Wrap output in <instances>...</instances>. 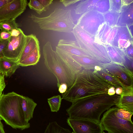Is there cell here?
Masks as SVG:
<instances>
[{"mask_svg":"<svg viewBox=\"0 0 133 133\" xmlns=\"http://www.w3.org/2000/svg\"><path fill=\"white\" fill-rule=\"evenodd\" d=\"M44 133H72L68 129L61 127L55 121L50 122Z\"/></svg>","mask_w":133,"mask_h":133,"instance_id":"28","label":"cell"},{"mask_svg":"<svg viewBox=\"0 0 133 133\" xmlns=\"http://www.w3.org/2000/svg\"><path fill=\"white\" fill-rule=\"evenodd\" d=\"M120 96L106 93L87 97L72 102L66 111L70 118L87 119L100 123L102 114L116 105Z\"/></svg>","mask_w":133,"mask_h":133,"instance_id":"1","label":"cell"},{"mask_svg":"<svg viewBox=\"0 0 133 133\" xmlns=\"http://www.w3.org/2000/svg\"><path fill=\"white\" fill-rule=\"evenodd\" d=\"M80 1L79 0H61L59 1L65 7H66L79 2Z\"/></svg>","mask_w":133,"mask_h":133,"instance_id":"40","label":"cell"},{"mask_svg":"<svg viewBox=\"0 0 133 133\" xmlns=\"http://www.w3.org/2000/svg\"><path fill=\"white\" fill-rule=\"evenodd\" d=\"M56 48L70 55L92 57L90 54L79 47L76 41L61 39Z\"/></svg>","mask_w":133,"mask_h":133,"instance_id":"13","label":"cell"},{"mask_svg":"<svg viewBox=\"0 0 133 133\" xmlns=\"http://www.w3.org/2000/svg\"><path fill=\"white\" fill-rule=\"evenodd\" d=\"M118 101L116 106L133 114V87L123 88Z\"/></svg>","mask_w":133,"mask_h":133,"instance_id":"15","label":"cell"},{"mask_svg":"<svg viewBox=\"0 0 133 133\" xmlns=\"http://www.w3.org/2000/svg\"><path fill=\"white\" fill-rule=\"evenodd\" d=\"M43 52L45 64L48 69L56 76L58 88L63 84L68 88L74 82L76 74L54 50L50 42L44 45Z\"/></svg>","mask_w":133,"mask_h":133,"instance_id":"4","label":"cell"},{"mask_svg":"<svg viewBox=\"0 0 133 133\" xmlns=\"http://www.w3.org/2000/svg\"><path fill=\"white\" fill-rule=\"evenodd\" d=\"M39 46V41L35 35L33 34L26 35L25 45L18 61L19 64Z\"/></svg>","mask_w":133,"mask_h":133,"instance_id":"20","label":"cell"},{"mask_svg":"<svg viewBox=\"0 0 133 133\" xmlns=\"http://www.w3.org/2000/svg\"><path fill=\"white\" fill-rule=\"evenodd\" d=\"M62 98L60 95L55 96L48 99L51 111L57 112L59 110Z\"/></svg>","mask_w":133,"mask_h":133,"instance_id":"31","label":"cell"},{"mask_svg":"<svg viewBox=\"0 0 133 133\" xmlns=\"http://www.w3.org/2000/svg\"><path fill=\"white\" fill-rule=\"evenodd\" d=\"M1 119H0V133H5L3 124L1 122Z\"/></svg>","mask_w":133,"mask_h":133,"instance_id":"48","label":"cell"},{"mask_svg":"<svg viewBox=\"0 0 133 133\" xmlns=\"http://www.w3.org/2000/svg\"><path fill=\"white\" fill-rule=\"evenodd\" d=\"M28 4L26 0H12L0 8V22L15 19L25 10Z\"/></svg>","mask_w":133,"mask_h":133,"instance_id":"11","label":"cell"},{"mask_svg":"<svg viewBox=\"0 0 133 133\" xmlns=\"http://www.w3.org/2000/svg\"><path fill=\"white\" fill-rule=\"evenodd\" d=\"M4 76L3 75L0 74V97L2 95V91L6 86Z\"/></svg>","mask_w":133,"mask_h":133,"instance_id":"39","label":"cell"},{"mask_svg":"<svg viewBox=\"0 0 133 133\" xmlns=\"http://www.w3.org/2000/svg\"><path fill=\"white\" fill-rule=\"evenodd\" d=\"M110 2L109 10L120 13L123 6L122 0H110Z\"/></svg>","mask_w":133,"mask_h":133,"instance_id":"34","label":"cell"},{"mask_svg":"<svg viewBox=\"0 0 133 133\" xmlns=\"http://www.w3.org/2000/svg\"><path fill=\"white\" fill-rule=\"evenodd\" d=\"M22 31V30L19 28L13 29L10 32L11 36H18L20 34Z\"/></svg>","mask_w":133,"mask_h":133,"instance_id":"42","label":"cell"},{"mask_svg":"<svg viewBox=\"0 0 133 133\" xmlns=\"http://www.w3.org/2000/svg\"><path fill=\"white\" fill-rule=\"evenodd\" d=\"M103 14L105 23L112 28L116 26L120 13L109 10Z\"/></svg>","mask_w":133,"mask_h":133,"instance_id":"26","label":"cell"},{"mask_svg":"<svg viewBox=\"0 0 133 133\" xmlns=\"http://www.w3.org/2000/svg\"><path fill=\"white\" fill-rule=\"evenodd\" d=\"M12 0H0V8L6 4L11 2Z\"/></svg>","mask_w":133,"mask_h":133,"instance_id":"45","label":"cell"},{"mask_svg":"<svg viewBox=\"0 0 133 133\" xmlns=\"http://www.w3.org/2000/svg\"><path fill=\"white\" fill-rule=\"evenodd\" d=\"M58 88L59 92L62 94L66 91L68 88V87L66 84H63L60 85Z\"/></svg>","mask_w":133,"mask_h":133,"instance_id":"43","label":"cell"},{"mask_svg":"<svg viewBox=\"0 0 133 133\" xmlns=\"http://www.w3.org/2000/svg\"><path fill=\"white\" fill-rule=\"evenodd\" d=\"M105 22L103 14L91 10L81 15L76 24L89 34L95 37L99 28Z\"/></svg>","mask_w":133,"mask_h":133,"instance_id":"8","label":"cell"},{"mask_svg":"<svg viewBox=\"0 0 133 133\" xmlns=\"http://www.w3.org/2000/svg\"><path fill=\"white\" fill-rule=\"evenodd\" d=\"M133 2L123 5L116 26H128L133 24Z\"/></svg>","mask_w":133,"mask_h":133,"instance_id":"17","label":"cell"},{"mask_svg":"<svg viewBox=\"0 0 133 133\" xmlns=\"http://www.w3.org/2000/svg\"><path fill=\"white\" fill-rule=\"evenodd\" d=\"M131 44H133V37L127 26H118L117 32L111 45L119 48L124 52Z\"/></svg>","mask_w":133,"mask_h":133,"instance_id":"14","label":"cell"},{"mask_svg":"<svg viewBox=\"0 0 133 133\" xmlns=\"http://www.w3.org/2000/svg\"><path fill=\"white\" fill-rule=\"evenodd\" d=\"M29 17L44 30L71 33L75 24L70 9L56 8L48 16L40 17L31 14Z\"/></svg>","mask_w":133,"mask_h":133,"instance_id":"5","label":"cell"},{"mask_svg":"<svg viewBox=\"0 0 133 133\" xmlns=\"http://www.w3.org/2000/svg\"><path fill=\"white\" fill-rule=\"evenodd\" d=\"M112 28L105 22L99 28L95 38L100 43L104 45Z\"/></svg>","mask_w":133,"mask_h":133,"instance_id":"24","label":"cell"},{"mask_svg":"<svg viewBox=\"0 0 133 133\" xmlns=\"http://www.w3.org/2000/svg\"><path fill=\"white\" fill-rule=\"evenodd\" d=\"M101 68L114 77L122 87H133V72L125 67L111 63L104 64Z\"/></svg>","mask_w":133,"mask_h":133,"instance_id":"9","label":"cell"},{"mask_svg":"<svg viewBox=\"0 0 133 133\" xmlns=\"http://www.w3.org/2000/svg\"><path fill=\"white\" fill-rule=\"evenodd\" d=\"M111 63L124 66L125 55L119 48L111 45H104Z\"/></svg>","mask_w":133,"mask_h":133,"instance_id":"19","label":"cell"},{"mask_svg":"<svg viewBox=\"0 0 133 133\" xmlns=\"http://www.w3.org/2000/svg\"><path fill=\"white\" fill-rule=\"evenodd\" d=\"M112 108L115 115L117 117L126 120L131 121V117L133 114L116 106Z\"/></svg>","mask_w":133,"mask_h":133,"instance_id":"32","label":"cell"},{"mask_svg":"<svg viewBox=\"0 0 133 133\" xmlns=\"http://www.w3.org/2000/svg\"><path fill=\"white\" fill-rule=\"evenodd\" d=\"M20 25L17 23L15 19H9L0 22V29L10 32L13 29L18 28Z\"/></svg>","mask_w":133,"mask_h":133,"instance_id":"30","label":"cell"},{"mask_svg":"<svg viewBox=\"0 0 133 133\" xmlns=\"http://www.w3.org/2000/svg\"><path fill=\"white\" fill-rule=\"evenodd\" d=\"M123 5H129L133 2V0H122Z\"/></svg>","mask_w":133,"mask_h":133,"instance_id":"47","label":"cell"},{"mask_svg":"<svg viewBox=\"0 0 133 133\" xmlns=\"http://www.w3.org/2000/svg\"><path fill=\"white\" fill-rule=\"evenodd\" d=\"M0 97H1V96L0 97Z\"/></svg>","mask_w":133,"mask_h":133,"instance_id":"52","label":"cell"},{"mask_svg":"<svg viewBox=\"0 0 133 133\" xmlns=\"http://www.w3.org/2000/svg\"><path fill=\"white\" fill-rule=\"evenodd\" d=\"M37 105L32 99L22 96L21 102V108L25 120L29 122L32 118L34 109Z\"/></svg>","mask_w":133,"mask_h":133,"instance_id":"21","label":"cell"},{"mask_svg":"<svg viewBox=\"0 0 133 133\" xmlns=\"http://www.w3.org/2000/svg\"><path fill=\"white\" fill-rule=\"evenodd\" d=\"M125 56L128 59L132 60L133 59V45L131 44L124 51Z\"/></svg>","mask_w":133,"mask_h":133,"instance_id":"36","label":"cell"},{"mask_svg":"<svg viewBox=\"0 0 133 133\" xmlns=\"http://www.w3.org/2000/svg\"><path fill=\"white\" fill-rule=\"evenodd\" d=\"M67 122L74 133H102L104 131L100 123L89 120L69 117Z\"/></svg>","mask_w":133,"mask_h":133,"instance_id":"12","label":"cell"},{"mask_svg":"<svg viewBox=\"0 0 133 133\" xmlns=\"http://www.w3.org/2000/svg\"><path fill=\"white\" fill-rule=\"evenodd\" d=\"M72 33L79 46L104 64L111 63L105 46L75 24Z\"/></svg>","mask_w":133,"mask_h":133,"instance_id":"6","label":"cell"},{"mask_svg":"<svg viewBox=\"0 0 133 133\" xmlns=\"http://www.w3.org/2000/svg\"><path fill=\"white\" fill-rule=\"evenodd\" d=\"M102 133H110L109 132H108V133H106V132H104V131H103V132H102Z\"/></svg>","mask_w":133,"mask_h":133,"instance_id":"50","label":"cell"},{"mask_svg":"<svg viewBox=\"0 0 133 133\" xmlns=\"http://www.w3.org/2000/svg\"><path fill=\"white\" fill-rule=\"evenodd\" d=\"M101 67L97 70H93L97 73L106 81L111 83L116 88L122 87L121 84L114 77L105 72Z\"/></svg>","mask_w":133,"mask_h":133,"instance_id":"29","label":"cell"},{"mask_svg":"<svg viewBox=\"0 0 133 133\" xmlns=\"http://www.w3.org/2000/svg\"><path fill=\"white\" fill-rule=\"evenodd\" d=\"M70 55L83 69L93 70L96 67L102 66L105 64L93 57Z\"/></svg>","mask_w":133,"mask_h":133,"instance_id":"18","label":"cell"},{"mask_svg":"<svg viewBox=\"0 0 133 133\" xmlns=\"http://www.w3.org/2000/svg\"><path fill=\"white\" fill-rule=\"evenodd\" d=\"M9 40L0 39V58L4 57L3 50L7 46Z\"/></svg>","mask_w":133,"mask_h":133,"instance_id":"37","label":"cell"},{"mask_svg":"<svg viewBox=\"0 0 133 133\" xmlns=\"http://www.w3.org/2000/svg\"><path fill=\"white\" fill-rule=\"evenodd\" d=\"M118 28V26H116L112 28V29L107 38L105 45H111L114 39L116 34Z\"/></svg>","mask_w":133,"mask_h":133,"instance_id":"35","label":"cell"},{"mask_svg":"<svg viewBox=\"0 0 133 133\" xmlns=\"http://www.w3.org/2000/svg\"><path fill=\"white\" fill-rule=\"evenodd\" d=\"M22 95L14 92L2 94L0 98V119L15 129L23 130L29 128L21 108Z\"/></svg>","mask_w":133,"mask_h":133,"instance_id":"3","label":"cell"},{"mask_svg":"<svg viewBox=\"0 0 133 133\" xmlns=\"http://www.w3.org/2000/svg\"><path fill=\"white\" fill-rule=\"evenodd\" d=\"M11 37L10 32L4 30L0 31V39L3 40H9Z\"/></svg>","mask_w":133,"mask_h":133,"instance_id":"38","label":"cell"},{"mask_svg":"<svg viewBox=\"0 0 133 133\" xmlns=\"http://www.w3.org/2000/svg\"><path fill=\"white\" fill-rule=\"evenodd\" d=\"M56 51L59 56L76 75L83 69L72 58L70 55L65 53L56 48Z\"/></svg>","mask_w":133,"mask_h":133,"instance_id":"22","label":"cell"},{"mask_svg":"<svg viewBox=\"0 0 133 133\" xmlns=\"http://www.w3.org/2000/svg\"><path fill=\"white\" fill-rule=\"evenodd\" d=\"M27 5L30 9L34 10L39 15L46 11L38 0H30Z\"/></svg>","mask_w":133,"mask_h":133,"instance_id":"33","label":"cell"},{"mask_svg":"<svg viewBox=\"0 0 133 133\" xmlns=\"http://www.w3.org/2000/svg\"><path fill=\"white\" fill-rule=\"evenodd\" d=\"M99 0H80L74 9L76 14L82 15L89 10Z\"/></svg>","mask_w":133,"mask_h":133,"instance_id":"25","label":"cell"},{"mask_svg":"<svg viewBox=\"0 0 133 133\" xmlns=\"http://www.w3.org/2000/svg\"><path fill=\"white\" fill-rule=\"evenodd\" d=\"M122 87L116 88L115 89V93L116 94L120 95L122 93Z\"/></svg>","mask_w":133,"mask_h":133,"instance_id":"46","label":"cell"},{"mask_svg":"<svg viewBox=\"0 0 133 133\" xmlns=\"http://www.w3.org/2000/svg\"><path fill=\"white\" fill-rule=\"evenodd\" d=\"M72 133H74V132H72Z\"/></svg>","mask_w":133,"mask_h":133,"instance_id":"51","label":"cell"},{"mask_svg":"<svg viewBox=\"0 0 133 133\" xmlns=\"http://www.w3.org/2000/svg\"><path fill=\"white\" fill-rule=\"evenodd\" d=\"M41 57L39 46L36 47L23 61L19 63L20 66H27L36 65Z\"/></svg>","mask_w":133,"mask_h":133,"instance_id":"23","label":"cell"},{"mask_svg":"<svg viewBox=\"0 0 133 133\" xmlns=\"http://www.w3.org/2000/svg\"><path fill=\"white\" fill-rule=\"evenodd\" d=\"M26 37L23 31L18 36H11L7 46L3 50L4 57L18 61L25 45Z\"/></svg>","mask_w":133,"mask_h":133,"instance_id":"10","label":"cell"},{"mask_svg":"<svg viewBox=\"0 0 133 133\" xmlns=\"http://www.w3.org/2000/svg\"><path fill=\"white\" fill-rule=\"evenodd\" d=\"M110 8V0H99L89 10H94L103 14L109 11Z\"/></svg>","mask_w":133,"mask_h":133,"instance_id":"27","label":"cell"},{"mask_svg":"<svg viewBox=\"0 0 133 133\" xmlns=\"http://www.w3.org/2000/svg\"><path fill=\"white\" fill-rule=\"evenodd\" d=\"M133 25L132 24L129 26H127L128 30L130 33L131 35L133 37Z\"/></svg>","mask_w":133,"mask_h":133,"instance_id":"49","label":"cell"},{"mask_svg":"<svg viewBox=\"0 0 133 133\" xmlns=\"http://www.w3.org/2000/svg\"><path fill=\"white\" fill-rule=\"evenodd\" d=\"M113 87L96 72L83 69L76 75L72 84L62 94V98L72 103L87 97L108 93Z\"/></svg>","mask_w":133,"mask_h":133,"instance_id":"2","label":"cell"},{"mask_svg":"<svg viewBox=\"0 0 133 133\" xmlns=\"http://www.w3.org/2000/svg\"><path fill=\"white\" fill-rule=\"evenodd\" d=\"M115 88L114 87H110L108 90V94L110 96L114 95L115 94Z\"/></svg>","mask_w":133,"mask_h":133,"instance_id":"44","label":"cell"},{"mask_svg":"<svg viewBox=\"0 0 133 133\" xmlns=\"http://www.w3.org/2000/svg\"><path fill=\"white\" fill-rule=\"evenodd\" d=\"M100 123L103 131L110 133H133L132 121L117 117L112 108L104 114Z\"/></svg>","mask_w":133,"mask_h":133,"instance_id":"7","label":"cell"},{"mask_svg":"<svg viewBox=\"0 0 133 133\" xmlns=\"http://www.w3.org/2000/svg\"><path fill=\"white\" fill-rule=\"evenodd\" d=\"M19 66L18 61L4 57L0 58V74L6 77H11Z\"/></svg>","mask_w":133,"mask_h":133,"instance_id":"16","label":"cell"},{"mask_svg":"<svg viewBox=\"0 0 133 133\" xmlns=\"http://www.w3.org/2000/svg\"><path fill=\"white\" fill-rule=\"evenodd\" d=\"M40 3L46 10L49 6L52 3L53 0H38Z\"/></svg>","mask_w":133,"mask_h":133,"instance_id":"41","label":"cell"}]
</instances>
